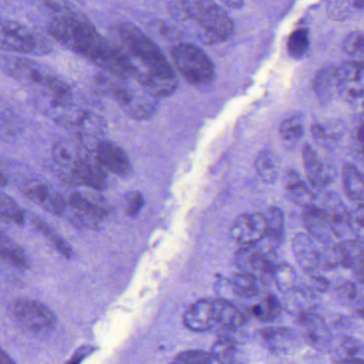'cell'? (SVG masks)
<instances>
[{
	"label": "cell",
	"instance_id": "cell-1",
	"mask_svg": "<svg viewBox=\"0 0 364 364\" xmlns=\"http://www.w3.org/2000/svg\"><path fill=\"white\" fill-rule=\"evenodd\" d=\"M115 43L130 62V78L153 97H167L177 87V77L170 63L157 45L130 23L113 28Z\"/></svg>",
	"mask_w": 364,
	"mask_h": 364
},
{
	"label": "cell",
	"instance_id": "cell-2",
	"mask_svg": "<svg viewBox=\"0 0 364 364\" xmlns=\"http://www.w3.org/2000/svg\"><path fill=\"white\" fill-rule=\"evenodd\" d=\"M46 29L62 46L90 60L108 74L130 78V62L121 47L102 36L79 13L51 19Z\"/></svg>",
	"mask_w": 364,
	"mask_h": 364
},
{
	"label": "cell",
	"instance_id": "cell-3",
	"mask_svg": "<svg viewBox=\"0 0 364 364\" xmlns=\"http://www.w3.org/2000/svg\"><path fill=\"white\" fill-rule=\"evenodd\" d=\"M171 14L207 44L226 42L234 31L232 19L213 0H177L171 6Z\"/></svg>",
	"mask_w": 364,
	"mask_h": 364
},
{
	"label": "cell",
	"instance_id": "cell-4",
	"mask_svg": "<svg viewBox=\"0 0 364 364\" xmlns=\"http://www.w3.org/2000/svg\"><path fill=\"white\" fill-rule=\"evenodd\" d=\"M53 159L64 179L88 188L103 191L107 188V175L98 159L83 147L59 142L53 151Z\"/></svg>",
	"mask_w": 364,
	"mask_h": 364
},
{
	"label": "cell",
	"instance_id": "cell-5",
	"mask_svg": "<svg viewBox=\"0 0 364 364\" xmlns=\"http://www.w3.org/2000/svg\"><path fill=\"white\" fill-rule=\"evenodd\" d=\"M171 58L186 81L194 85H207L215 77L211 58L197 45L180 42L171 49Z\"/></svg>",
	"mask_w": 364,
	"mask_h": 364
},
{
	"label": "cell",
	"instance_id": "cell-6",
	"mask_svg": "<svg viewBox=\"0 0 364 364\" xmlns=\"http://www.w3.org/2000/svg\"><path fill=\"white\" fill-rule=\"evenodd\" d=\"M124 77L109 74L103 76L100 85L105 93L110 95L130 117L145 119L155 112V97L135 91Z\"/></svg>",
	"mask_w": 364,
	"mask_h": 364
},
{
	"label": "cell",
	"instance_id": "cell-7",
	"mask_svg": "<svg viewBox=\"0 0 364 364\" xmlns=\"http://www.w3.org/2000/svg\"><path fill=\"white\" fill-rule=\"evenodd\" d=\"M64 214L76 226L96 229L109 215V207L98 191H76L68 197Z\"/></svg>",
	"mask_w": 364,
	"mask_h": 364
},
{
	"label": "cell",
	"instance_id": "cell-8",
	"mask_svg": "<svg viewBox=\"0 0 364 364\" xmlns=\"http://www.w3.org/2000/svg\"><path fill=\"white\" fill-rule=\"evenodd\" d=\"M0 44L4 51L24 55H44L51 53L49 41L29 28L11 19H2Z\"/></svg>",
	"mask_w": 364,
	"mask_h": 364
},
{
	"label": "cell",
	"instance_id": "cell-9",
	"mask_svg": "<svg viewBox=\"0 0 364 364\" xmlns=\"http://www.w3.org/2000/svg\"><path fill=\"white\" fill-rule=\"evenodd\" d=\"M275 246L256 243L254 245L241 246L235 255V263L239 271L250 274L262 280L271 277L274 269L277 265V255Z\"/></svg>",
	"mask_w": 364,
	"mask_h": 364
},
{
	"label": "cell",
	"instance_id": "cell-10",
	"mask_svg": "<svg viewBox=\"0 0 364 364\" xmlns=\"http://www.w3.org/2000/svg\"><path fill=\"white\" fill-rule=\"evenodd\" d=\"M339 97L356 109H364V64L344 62L337 66Z\"/></svg>",
	"mask_w": 364,
	"mask_h": 364
},
{
	"label": "cell",
	"instance_id": "cell-11",
	"mask_svg": "<svg viewBox=\"0 0 364 364\" xmlns=\"http://www.w3.org/2000/svg\"><path fill=\"white\" fill-rule=\"evenodd\" d=\"M1 70L19 82L38 89H42L51 76L36 62L10 55H2Z\"/></svg>",
	"mask_w": 364,
	"mask_h": 364
},
{
	"label": "cell",
	"instance_id": "cell-12",
	"mask_svg": "<svg viewBox=\"0 0 364 364\" xmlns=\"http://www.w3.org/2000/svg\"><path fill=\"white\" fill-rule=\"evenodd\" d=\"M14 314L19 324L32 333L49 331L56 324V316L53 311L33 299H19L15 304Z\"/></svg>",
	"mask_w": 364,
	"mask_h": 364
},
{
	"label": "cell",
	"instance_id": "cell-13",
	"mask_svg": "<svg viewBox=\"0 0 364 364\" xmlns=\"http://www.w3.org/2000/svg\"><path fill=\"white\" fill-rule=\"evenodd\" d=\"M266 235V218L260 212L241 214L231 227V237L241 246L260 243Z\"/></svg>",
	"mask_w": 364,
	"mask_h": 364
},
{
	"label": "cell",
	"instance_id": "cell-14",
	"mask_svg": "<svg viewBox=\"0 0 364 364\" xmlns=\"http://www.w3.org/2000/svg\"><path fill=\"white\" fill-rule=\"evenodd\" d=\"M316 242L311 235L303 232L297 233L293 239V255L308 275L322 271L323 248Z\"/></svg>",
	"mask_w": 364,
	"mask_h": 364
},
{
	"label": "cell",
	"instance_id": "cell-15",
	"mask_svg": "<svg viewBox=\"0 0 364 364\" xmlns=\"http://www.w3.org/2000/svg\"><path fill=\"white\" fill-rule=\"evenodd\" d=\"M303 162L308 182L316 190H324L335 181L336 170L333 166L324 164L309 144L303 146Z\"/></svg>",
	"mask_w": 364,
	"mask_h": 364
},
{
	"label": "cell",
	"instance_id": "cell-16",
	"mask_svg": "<svg viewBox=\"0 0 364 364\" xmlns=\"http://www.w3.org/2000/svg\"><path fill=\"white\" fill-rule=\"evenodd\" d=\"M23 193L38 205L57 215H63L66 210V201L63 197L53 190L51 186L40 181H29L26 182Z\"/></svg>",
	"mask_w": 364,
	"mask_h": 364
},
{
	"label": "cell",
	"instance_id": "cell-17",
	"mask_svg": "<svg viewBox=\"0 0 364 364\" xmlns=\"http://www.w3.org/2000/svg\"><path fill=\"white\" fill-rule=\"evenodd\" d=\"M96 159L105 170L120 177L130 176L132 164L121 147L109 141H100L95 149Z\"/></svg>",
	"mask_w": 364,
	"mask_h": 364
},
{
	"label": "cell",
	"instance_id": "cell-18",
	"mask_svg": "<svg viewBox=\"0 0 364 364\" xmlns=\"http://www.w3.org/2000/svg\"><path fill=\"white\" fill-rule=\"evenodd\" d=\"M303 220L308 235H311L318 243H322L323 245L335 244L333 241L337 237L333 235L326 213L321 205L316 203V205L305 208Z\"/></svg>",
	"mask_w": 364,
	"mask_h": 364
},
{
	"label": "cell",
	"instance_id": "cell-19",
	"mask_svg": "<svg viewBox=\"0 0 364 364\" xmlns=\"http://www.w3.org/2000/svg\"><path fill=\"white\" fill-rule=\"evenodd\" d=\"M321 207L324 209L333 235L337 239L343 237L346 233L350 232V211H348L339 195L336 194L335 192H327Z\"/></svg>",
	"mask_w": 364,
	"mask_h": 364
},
{
	"label": "cell",
	"instance_id": "cell-20",
	"mask_svg": "<svg viewBox=\"0 0 364 364\" xmlns=\"http://www.w3.org/2000/svg\"><path fill=\"white\" fill-rule=\"evenodd\" d=\"M284 188L290 200L303 209L316 203L318 190L309 182L303 181L301 175L295 171L290 170L286 172L284 176Z\"/></svg>",
	"mask_w": 364,
	"mask_h": 364
},
{
	"label": "cell",
	"instance_id": "cell-21",
	"mask_svg": "<svg viewBox=\"0 0 364 364\" xmlns=\"http://www.w3.org/2000/svg\"><path fill=\"white\" fill-rule=\"evenodd\" d=\"M298 324L305 333L306 339L316 348H325L331 342V333L326 322L313 311L299 314Z\"/></svg>",
	"mask_w": 364,
	"mask_h": 364
},
{
	"label": "cell",
	"instance_id": "cell-22",
	"mask_svg": "<svg viewBox=\"0 0 364 364\" xmlns=\"http://www.w3.org/2000/svg\"><path fill=\"white\" fill-rule=\"evenodd\" d=\"M260 338L269 352L276 355L288 354L297 346V338L286 327H269L260 331Z\"/></svg>",
	"mask_w": 364,
	"mask_h": 364
},
{
	"label": "cell",
	"instance_id": "cell-23",
	"mask_svg": "<svg viewBox=\"0 0 364 364\" xmlns=\"http://www.w3.org/2000/svg\"><path fill=\"white\" fill-rule=\"evenodd\" d=\"M183 321L190 331H207L213 328L216 324L213 301L205 299L196 301L188 308L184 314Z\"/></svg>",
	"mask_w": 364,
	"mask_h": 364
},
{
	"label": "cell",
	"instance_id": "cell-24",
	"mask_svg": "<svg viewBox=\"0 0 364 364\" xmlns=\"http://www.w3.org/2000/svg\"><path fill=\"white\" fill-rule=\"evenodd\" d=\"M313 90L316 97L324 106L339 97L337 66H325L318 70L314 77Z\"/></svg>",
	"mask_w": 364,
	"mask_h": 364
},
{
	"label": "cell",
	"instance_id": "cell-25",
	"mask_svg": "<svg viewBox=\"0 0 364 364\" xmlns=\"http://www.w3.org/2000/svg\"><path fill=\"white\" fill-rule=\"evenodd\" d=\"M213 305L216 324L222 325L224 329L234 331L246 322V314L230 301L217 299Z\"/></svg>",
	"mask_w": 364,
	"mask_h": 364
},
{
	"label": "cell",
	"instance_id": "cell-26",
	"mask_svg": "<svg viewBox=\"0 0 364 364\" xmlns=\"http://www.w3.org/2000/svg\"><path fill=\"white\" fill-rule=\"evenodd\" d=\"M314 141L325 149H333L339 144L344 134V126L341 122L331 121L326 123H316L311 127Z\"/></svg>",
	"mask_w": 364,
	"mask_h": 364
},
{
	"label": "cell",
	"instance_id": "cell-27",
	"mask_svg": "<svg viewBox=\"0 0 364 364\" xmlns=\"http://www.w3.org/2000/svg\"><path fill=\"white\" fill-rule=\"evenodd\" d=\"M339 267L354 269L364 257V244L356 239L343 240L335 244Z\"/></svg>",
	"mask_w": 364,
	"mask_h": 364
},
{
	"label": "cell",
	"instance_id": "cell-28",
	"mask_svg": "<svg viewBox=\"0 0 364 364\" xmlns=\"http://www.w3.org/2000/svg\"><path fill=\"white\" fill-rule=\"evenodd\" d=\"M279 136L288 149L296 146L305 134V119L301 114H293L280 123Z\"/></svg>",
	"mask_w": 364,
	"mask_h": 364
},
{
	"label": "cell",
	"instance_id": "cell-29",
	"mask_svg": "<svg viewBox=\"0 0 364 364\" xmlns=\"http://www.w3.org/2000/svg\"><path fill=\"white\" fill-rule=\"evenodd\" d=\"M344 190L350 200L363 203L364 201V177L355 164H345L342 171Z\"/></svg>",
	"mask_w": 364,
	"mask_h": 364
},
{
	"label": "cell",
	"instance_id": "cell-30",
	"mask_svg": "<svg viewBox=\"0 0 364 364\" xmlns=\"http://www.w3.org/2000/svg\"><path fill=\"white\" fill-rule=\"evenodd\" d=\"M254 168L261 181L273 184L279 176V164L275 154L269 149H263L254 161Z\"/></svg>",
	"mask_w": 364,
	"mask_h": 364
},
{
	"label": "cell",
	"instance_id": "cell-31",
	"mask_svg": "<svg viewBox=\"0 0 364 364\" xmlns=\"http://www.w3.org/2000/svg\"><path fill=\"white\" fill-rule=\"evenodd\" d=\"M266 235L265 239L271 245L279 246L284 237V214L279 207H269L265 213Z\"/></svg>",
	"mask_w": 364,
	"mask_h": 364
},
{
	"label": "cell",
	"instance_id": "cell-32",
	"mask_svg": "<svg viewBox=\"0 0 364 364\" xmlns=\"http://www.w3.org/2000/svg\"><path fill=\"white\" fill-rule=\"evenodd\" d=\"M0 247H1L0 252H1L2 260L6 261L8 264L19 269H26L29 267V260L23 248L10 237H6L4 233L1 235Z\"/></svg>",
	"mask_w": 364,
	"mask_h": 364
},
{
	"label": "cell",
	"instance_id": "cell-33",
	"mask_svg": "<svg viewBox=\"0 0 364 364\" xmlns=\"http://www.w3.org/2000/svg\"><path fill=\"white\" fill-rule=\"evenodd\" d=\"M41 12L48 15L51 19L72 16L78 14L75 6L68 0H27Z\"/></svg>",
	"mask_w": 364,
	"mask_h": 364
},
{
	"label": "cell",
	"instance_id": "cell-34",
	"mask_svg": "<svg viewBox=\"0 0 364 364\" xmlns=\"http://www.w3.org/2000/svg\"><path fill=\"white\" fill-rule=\"evenodd\" d=\"M281 311V303L274 294L265 295L250 309L251 316L262 322H271V321L276 320Z\"/></svg>",
	"mask_w": 364,
	"mask_h": 364
},
{
	"label": "cell",
	"instance_id": "cell-35",
	"mask_svg": "<svg viewBox=\"0 0 364 364\" xmlns=\"http://www.w3.org/2000/svg\"><path fill=\"white\" fill-rule=\"evenodd\" d=\"M231 286L233 292L244 299H252L260 294V279L244 272L234 275Z\"/></svg>",
	"mask_w": 364,
	"mask_h": 364
},
{
	"label": "cell",
	"instance_id": "cell-36",
	"mask_svg": "<svg viewBox=\"0 0 364 364\" xmlns=\"http://www.w3.org/2000/svg\"><path fill=\"white\" fill-rule=\"evenodd\" d=\"M271 278L281 292L288 293L296 287L297 274L288 263L278 262L271 273Z\"/></svg>",
	"mask_w": 364,
	"mask_h": 364
},
{
	"label": "cell",
	"instance_id": "cell-37",
	"mask_svg": "<svg viewBox=\"0 0 364 364\" xmlns=\"http://www.w3.org/2000/svg\"><path fill=\"white\" fill-rule=\"evenodd\" d=\"M32 223L34 226L53 244L56 250L66 257V258L70 259L73 256V250L71 247L70 244L66 243V240L62 239L51 227H49L44 220H40L38 218H32Z\"/></svg>",
	"mask_w": 364,
	"mask_h": 364
},
{
	"label": "cell",
	"instance_id": "cell-38",
	"mask_svg": "<svg viewBox=\"0 0 364 364\" xmlns=\"http://www.w3.org/2000/svg\"><path fill=\"white\" fill-rule=\"evenodd\" d=\"M309 32H308V30L306 28L297 29L288 38V53L294 59H301L307 53L308 49H309Z\"/></svg>",
	"mask_w": 364,
	"mask_h": 364
},
{
	"label": "cell",
	"instance_id": "cell-39",
	"mask_svg": "<svg viewBox=\"0 0 364 364\" xmlns=\"http://www.w3.org/2000/svg\"><path fill=\"white\" fill-rule=\"evenodd\" d=\"M0 212H1L2 218L8 222H12L16 225H23L25 222V213L19 203L4 193L0 199Z\"/></svg>",
	"mask_w": 364,
	"mask_h": 364
},
{
	"label": "cell",
	"instance_id": "cell-40",
	"mask_svg": "<svg viewBox=\"0 0 364 364\" xmlns=\"http://www.w3.org/2000/svg\"><path fill=\"white\" fill-rule=\"evenodd\" d=\"M343 50L353 61L361 62L364 60V33L361 31L350 32L343 42Z\"/></svg>",
	"mask_w": 364,
	"mask_h": 364
},
{
	"label": "cell",
	"instance_id": "cell-41",
	"mask_svg": "<svg viewBox=\"0 0 364 364\" xmlns=\"http://www.w3.org/2000/svg\"><path fill=\"white\" fill-rule=\"evenodd\" d=\"M235 353H236V348L234 343L230 339L222 338L214 344L211 354L213 355L216 363L231 364L234 360Z\"/></svg>",
	"mask_w": 364,
	"mask_h": 364
},
{
	"label": "cell",
	"instance_id": "cell-42",
	"mask_svg": "<svg viewBox=\"0 0 364 364\" xmlns=\"http://www.w3.org/2000/svg\"><path fill=\"white\" fill-rule=\"evenodd\" d=\"M214 361L213 355L203 350H187L175 358V363L177 364H213Z\"/></svg>",
	"mask_w": 364,
	"mask_h": 364
},
{
	"label": "cell",
	"instance_id": "cell-43",
	"mask_svg": "<svg viewBox=\"0 0 364 364\" xmlns=\"http://www.w3.org/2000/svg\"><path fill=\"white\" fill-rule=\"evenodd\" d=\"M350 231L354 235V239L364 244V203H358L350 211Z\"/></svg>",
	"mask_w": 364,
	"mask_h": 364
},
{
	"label": "cell",
	"instance_id": "cell-44",
	"mask_svg": "<svg viewBox=\"0 0 364 364\" xmlns=\"http://www.w3.org/2000/svg\"><path fill=\"white\" fill-rule=\"evenodd\" d=\"M339 352L342 355L341 360L339 363H341L345 359L356 357V355L360 352L361 344L354 338L342 337L339 341Z\"/></svg>",
	"mask_w": 364,
	"mask_h": 364
},
{
	"label": "cell",
	"instance_id": "cell-45",
	"mask_svg": "<svg viewBox=\"0 0 364 364\" xmlns=\"http://www.w3.org/2000/svg\"><path fill=\"white\" fill-rule=\"evenodd\" d=\"M352 142L357 153H364V111L355 119L352 130Z\"/></svg>",
	"mask_w": 364,
	"mask_h": 364
},
{
	"label": "cell",
	"instance_id": "cell-46",
	"mask_svg": "<svg viewBox=\"0 0 364 364\" xmlns=\"http://www.w3.org/2000/svg\"><path fill=\"white\" fill-rule=\"evenodd\" d=\"M143 205H145V198L140 192L132 191L128 193L125 198V210L128 215L132 218L138 215Z\"/></svg>",
	"mask_w": 364,
	"mask_h": 364
},
{
	"label": "cell",
	"instance_id": "cell-47",
	"mask_svg": "<svg viewBox=\"0 0 364 364\" xmlns=\"http://www.w3.org/2000/svg\"><path fill=\"white\" fill-rule=\"evenodd\" d=\"M338 297L344 301H352L356 297V287L350 280H341L336 287Z\"/></svg>",
	"mask_w": 364,
	"mask_h": 364
},
{
	"label": "cell",
	"instance_id": "cell-48",
	"mask_svg": "<svg viewBox=\"0 0 364 364\" xmlns=\"http://www.w3.org/2000/svg\"><path fill=\"white\" fill-rule=\"evenodd\" d=\"M326 4L327 9L331 11V15L335 14L337 6H339V8H338L337 16H336L337 18H339V17H345L348 10V8H346V6H350V4L354 6L353 0H326Z\"/></svg>",
	"mask_w": 364,
	"mask_h": 364
},
{
	"label": "cell",
	"instance_id": "cell-49",
	"mask_svg": "<svg viewBox=\"0 0 364 364\" xmlns=\"http://www.w3.org/2000/svg\"><path fill=\"white\" fill-rule=\"evenodd\" d=\"M309 276V280H308L307 289H309L312 292H326L329 288V282L325 279L322 276L318 275V274H311Z\"/></svg>",
	"mask_w": 364,
	"mask_h": 364
},
{
	"label": "cell",
	"instance_id": "cell-50",
	"mask_svg": "<svg viewBox=\"0 0 364 364\" xmlns=\"http://www.w3.org/2000/svg\"><path fill=\"white\" fill-rule=\"evenodd\" d=\"M93 350L92 348H83L76 353V354L73 356L72 360L70 361L68 364H79L80 361L85 358L87 355H89L90 353Z\"/></svg>",
	"mask_w": 364,
	"mask_h": 364
},
{
	"label": "cell",
	"instance_id": "cell-51",
	"mask_svg": "<svg viewBox=\"0 0 364 364\" xmlns=\"http://www.w3.org/2000/svg\"><path fill=\"white\" fill-rule=\"evenodd\" d=\"M353 272H354L355 276H356L357 279H358L359 282H363V284H364V257L363 259H361L360 262H359L358 264L356 265V267H355V269H353Z\"/></svg>",
	"mask_w": 364,
	"mask_h": 364
},
{
	"label": "cell",
	"instance_id": "cell-52",
	"mask_svg": "<svg viewBox=\"0 0 364 364\" xmlns=\"http://www.w3.org/2000/svg\"><path fill=\"white\" fill-rule=\"evenodd\" d=\"M355 166H356L357 170H358L360 174L364 177V153L358 154V158H357Z\"/></svg>",
	"mask_w": 364,
	"mask_h": 364
},
{
	"label": "cell",
	"instance_id": "cell-53",
	"mask_svg": "<svg viewBox=\"0 0 364 364\" xmlns=\"http://www.w3.org/2000/svg\"><path fill=\"white\" fill-rule=\"evenodd\" d=\"M227 6H232V8L239 9L243 6L244 0H222Z\"/></svg>",
	"mask_w": 364,
	"mask_h": 364
},
{
	"label": "cell",
	"instance_id": "cell-54",
	"mask_svg": "<svg viewBox=\"0 0 364 364\" xmlns=\"http://www.w3.org/2000/svg\"><path fill=\"white\" fill-rule=\"evenodd\" d=\"M339 364H364V359L352 357V358L345 359V360L341 361Z\"/></svg>",
	"mask_w": 364,
	"mask_h": 364
},
{
	"label": "cell",
	"instance_id": "cell-55",
	"mask_svg": "<svg viewBox=\"0 0 364 364\" xmlns=\"http://www.w3.org/2000/svg\"><path fill=\"white\" fill-rule=\"evenodd\" d=\"M1 364H14L12 360H11L10 357L6 354V353H2L1 355Z\"/></svg>",
	"mask_w": 364,
	"mask_h": 364
},
{
	"label": "cell",
	"instance_id": "cell-56",
	"mask_svg": "<svg viewBox=\"0 0 364 364\" xmlns=\"http://www.w3.org/2000/svg\"><path fill=\"white\" fill-rule=\"evenodd\" d=\"M357 311L364 318V299L359 303L358 307H357Z\"/></svg>",
	"mask_w": 364,
	"mask_h": 364
},
{
	"label": "cell",
	"instance_id": "cell-57",
	"mask_svg": "<svg viewBox=\"0 0 364 364\" xmlns=\"http://www.w3.org/2000/svg\"><path fill=\"white\" fill-rule=\"evenodd\" d=\"M353 2H354L355 8H364V0H353Z\"/></svg>",
	"mask_w": 364,
	"mask_h": 364
},
{
	"label": "cell",
	"instance_id": "cell-58",
	"mask_svg": "<svg viewBox=\"0 0 364 364\" xmlns=\"http://www.w3.org/2000/svg\"><path fill=\"white\" fill-rule=\"evenodd\" d=\"M172 364H177V363H172Z\"/></svg>",
	"mask_w": 364,
	"mask_h": 364
}]
</instances>
